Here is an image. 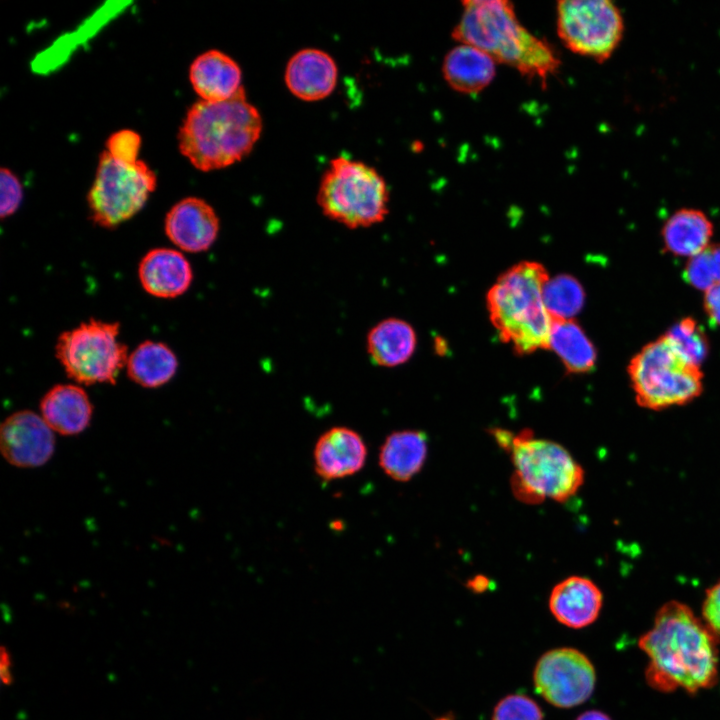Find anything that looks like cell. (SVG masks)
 Returning <instances> with one entry per match:
<instances>
[{"label": "cell", "mask_w": 720, "mask_h": 720, "mask_svg": "<svg viewBox=\"0 0 720 720\" xmlns=\"http://www.w3.org/2000/svg\"><path fill=\"white\" fill-rule=\"evenodd\" d=\"M119 331L118 322L90 319L62 332L55 355L67 376L79 384H114L129 357Z\"/></svg>", "instance_id": "8"}, {"label": "cell", "mask_w": 720, "mask_h": 720, "mask_svg": "<svg viewBox=\"0 0 720 720\" xmlns=\"http://www.w3.org/2000/svg\"><path fill=\"white\" fill-rule=\"evenodd\" d=\"M0 447L9 464L18 468H36L52 457L55 436L41 415L30 410H20L3 421Z\"/></svg>", "instance_id": "12"}, {"label": "cell", "mask_w": 720, "mask_h": 720, "mask_svg": "<svg viewBox=\"0 0 720 720\" xmlns=\"http://www.w3.org/2000/svg\"><path fill=\"white\" fill-rule=\"evenodd\" d=\"M627 372L636 402L650 410L686 405L703 390L701 367L685 358L665 335L642 347Z\"/></svg>", "instance_id": "7"}, {"label": "cell", "mask_w": 720, "mask_h": 720, "mask_svg": "<svg viewBox=\"0 0 720 720\" xmlns=\"http://www.w3.org/2000/svg\"><path fill=\"white\" fill-rule=\"evenodd\" d=\"M603 595L590 579L581 576L568 577L551 591L549 608L561 624L580 629L592 624L599 616Z\"/></svg>", "instance_id": "17"}, {"label": "cell", "mask_w": 720, "mask_h": 720, "mask_svg": "<svg viewBox=\"0 0 720 720\" xmlns=\"http://www.w3.org/2000/svg\"><path fill=\"white\" fill-rule=\"evenodd\" d=\"M366 457L367 447L359 433L348 427H332L315 444L314 469L326 481L341 479L360 471Z\"/></svg>", "instance_id": "14"}, {"label": "cell", "mask_w": 720, "mask_h": 720, "mask_svg": "<svg viewBox=\"0 0 720 720\" xmlns=\"http://www.w3.org/2000/svg\"><path fill=\"white\" fill-rule=\"evenodd\" d=\"M702 618L707 627L720 637V580L706 590Z\"/></svg>", "instance_id": "32"}, {"label": "cell", "mask_w": 720, "mask_h": 720, "mask_svg": "<svg viewBox=\"0 0 720 720\" xmlns=\"http://www.w3.org/2000/svg\"><path fill=\"white\" fill-rule=\"evenodd\" d=\"M556 15L559 38L576 54L602 62L622 39V14L609 0H561Z\"/></svg>", "instance_id": "10"}, {"label": "cell", "mask_w": 720, "mask_h": 720, "mask_svg": "<svg viewBox=\"0 0 720 720\" xmlns=\"http://www.w3.org/2000/svg\"><path fill=\"white\" fill-rule=\"evenodd\" d=\"M417 337L406 321L388 318L370 329L366 347L371 361L380 367H396L407 362L415 352Z\"/></svg>", "instance_id": "23"}, {"label": "cell", "mask_w": 720, "mask_h": 720, "mask_svg": "<svg viewBox=\"0 0 720 720\" xmlns=\"http://www.w3.org/2000/svg\"><path fill=\"white\" fill-rule=\"evenodd\" d=\"M684 278L689 285L703 291L720 282V244L710 245L689 258Z\"/></svg>", "instance_id": "28"}, {"label": "cell", "mask_w": 720, "mask_h": 720, "mask_svg": "<svg viewBox=\"0 0 720 720\" xmlns=\"http://www.w3.org/2000/svg\"><path fill=\"white\" fill-rule=\"evenodd\" d=\"M156 184L155 173L142 160L118 161L104 150L87 197L92 220L110 229L127 221L143 208Z\"/></svg>", "instance_id": "9"}, {"label": "cell", "mask_w": 720, "mask_h": 720, "mask_svg": "<svg viewBox=\"0 0 720 720\" xmlns=\"http://www.w3.org/2000/svg\"><path fill=\"white\" fill-rule=\"evenodd\" d=\"M317 202L329 219L350 229L366 228L387 216L389 191L376 169L339 156L321 178Z\"/></svg>", "instance_id": "6"}, {"label": "cell", "mask_w": 720, "mask_h": 720, "mask_svg": "<svg viewBox=\"0 0 720 720\" xmlns=\"http://www.w3.org/2000/svg\"><path fill=\"white\" fill-rule=\"evenodd\" d=\"M337 77V65L328 53L306 48L290 58L284 78L294 96L304 101H318L332 93Z\"/></svg>", "instance_id": "15"}, {"label": "cell", "mask_w": 720, "mask_h": 720, "mask_svg": "<svg viewBox=\"0 0 720 720\" xmlns=\"http://www.w3.org/2000/svg\"><path fill=\"white\" fill-rule=\"evenodd\" d=\"M661 234L665 251L691 258L711 245L713 224L701 210L683 208L666 220Z\"/></svg>", "instance_id": "22"}, {"label": "cell", "mask_w": 720, "mask_h": 720, "mask_svg": "<svg viewBox=\"0 0 720 720\" xmlns=\"http://www.w3.org/2000/svg\"><path fill=\"white\" fill-rule=\"evenodd\" d=\"M489 584L490 580L486 576L476 575L469 579L467 587L475 593H482L489 588Z\"/></svg>", "instance_id": "35"}, {"label": "cell", "mask_w": 720, "mask_h": 720, "mask_svg": "<svg viewBox=\"0 0 720 720\" xmlns=\"http://www.w3.org/2000/svg\"><path fill=\"white\" fill-rule=\"evenodd\" d=\"M545 308L552 320H569L584 305L585 293L574 277L566 274L549 278L543 291Z\"/></svg>", "instance_id": "26"}, {"label": "cell", "mask_w": 720, "mask_h": 720, "mask_svg": "<svg viewBox=\"0 0 720 720\" xmlns=\"http://www.w3.org/2000/svg\"><path fill=\"white\" fill-rule=\"evenodd\" d=\"M0 191V214L5 218L18 209L23 198L21 182L10 169L1 168Z\"/></svg>", "instance_id": "31"}, {"label": "cell", "mask_w": 720, "mask_h": 720, "mask_svg": "<svg viewBox=\"0 0 720 720\" xmlns=\"http://www.w3.org/2000/svg\"><path fill=\"white\" fill-rule=\"evenodd\" d=\"M178 360L164 343L144 341L129 355L126 369L129 378L145 388H157L175 375Z\"/></svg>", "instance_id": "24"}, {"label": "cell", "mask_w": 720, "mask_h": 720, "mask_svg": "<svg viewBox=\"0 0 720 720\" xmlns=\"http://www.w3.org/2000/svg\"><path fill=\"white\" fill-rule=\"evenodd\" d=\"M533 682L537 693L548 703L571 708L592 695L596 673L586 655L577 649L562 647L549 650L538 659Z\"/></svg>", "instance_id": "11"}, {"label": "cell", "mask_w": 720, "mask_h": 720, "mask_svg": "<svg viewBox=\"0 0 720 720\" xmlns=\"http://www.w3.org/2000/svg\"><path fill=\"white\" fill-rule=\"evenodd\" d=\"M704 310L709 320L720 326V282L704 291Z\"/></svg>", "instance_id": "33"}, {"label": "cell", "mask_w": 720, "mask_h": 720, "mask_svg": "<svg viewBox=\"0 0 720 720\" xmlns=\"http://www.w3.org/2000/svg\"><path fill=\"white\" fill-rule=\"evenodd\" d=\"M140 146V136L135 131L123 129L108 138L105 151L118 161L135 163L139 160Z\"/></svg>", "instance_id": "30"}, {"label": "cell", "mask_w": 720, "mask_h": 720, "mask_svg": "<svg viewBox=\"0 0 720 720\" xmlns=\"http://www.w3.org/2000/svg\"><path fill=\"white\" fill-rule=\"evenodd\" d=\"M462 5L461 17L452 31L455 40L542 84L558 70L560 59L555 49L519 22L511 2L465 0Z\"/></svg>", "instance_id": "2"}, {"label": "cell", "mask_w": 720, "mask_h": 720, "mask_svg": "<svg viewBox=\"0 0 720 720\" xmlns=\"http://www.w3.org/2000/svg\"><path fill=\"white\" fill-rule=\"evenodd\" d=\"M138 276L143 289L159 298H175L185 293L193 280L187 258L170 248H155L141 259Z\"/></svg>", "instance_id": "16"}, {"label": "cell", "mask_w": 720, "mask_h": 720, "mask_svg": "<svg viewBox=\"0 0 720 720\" xmlns=\"http://www.w3.org/2000/svg\"><path fill=\"white\" fill-rule=\"evenodd\" d=\"M164 228L175 246L186 252L198 253L208 250L216 241L220 222L206 201L187 197L169 210Z\"/></svg>", "instance_id": "13"}, {"label": "cell", "mask_w": 720, "mask_h": 720, "mask_svg": "<svg viewBox=\"0 0 720 720\" xmlns=\"http://www.w3.org/2000/svg\"><path fill=\"white\" fill-rule=\"evenodd\" d=\"M575 720H612L607 714L598 710H588L580 714Z\"/></svg>", "instance_id": "36"}, {"label": "cell", "mask_w": 720, "mask_h": 720, "mask_svg": "<svg viewBox=\"0 0 720 720\" xmlns=\"http://www.w3.org/2000/svg\"><path fill=\"white\" fill-rule=\"evenodd\" d=\"M514 466L511 487L522 502L537 504L546 498L564 502L584 482V470L562 445L534 438L529 429L514 435L509 451Z\"/></svg>", "instance_id": "5"}, {"label": "cell", "mask_w": 720, "mask_h": 720, "mask_svg": "<svg viewBox=\"0 0 720 720\" xmlns=\"http://www.w3.org/2000/svg\"><path fill=\"white\" fill-rule=\"evenodd\" d=\"M492 720H543L539 705L524 694H511L495 706Z\"/></svg>", "instance_id": "29"}, {"label": "cell", "mask_w": 720, "mask_h": 720, "mask_svg": "<svg viewBox=\"0 0 720 720\" xmlns=\"http://www.w3.org/2000/svg\"><path fill=\"white\" fill-rule=\"evenodd\" d=\"M548 280L542 264L523 261L502 273L488 291L490 321L519 355L548 349L553 324L543 300Z\"/></svg>", "instance_id": "4"}, {"label": "cell", "mask_w": 720, "mask_h": 720, "mask_svg": "<svg viewBox=\"0 0 720 720\" xmlns=\"http://www.w3.org/2000/svg\"><path fill=\"white\" fill-rule=\"evenodd\" d=\"M427 451V436L422 431H395L380 448L379 465L393 480L406 482L422 469Z\"/></svg>", "instance_id": "21"}, {"label": "cell", "mask_w": 720, "mask_h": 720, "mask_svg": "<svg viewBox=\"0 0 720 720\" xmlns=\"http://www.w3.org/2000/svg\"><path fill=\"white\" fill-rule=\"evenodd\" d=\"M648 657L646 680L659 691L697 693L718 677V637L687 605L672 600L656 613L639 639Z\"/></svg>", "instance_id": "1"}, {"label": "cell", "mask_w": 720, "mask_h": 720, "mask_svg": "<svg viewBox=\"0 0 720 720\" xmlns=\"http://www.w3.org/2000/svg\"><path fill=\"white\" fill-rule=\"evenodd\" d=\"M0 678L5 686L13 683L12 674V657L10 651L5 646L0 649Z\"/></svg>", "instance_id": "34"}, {"label": "cell", "mask_w": 720, "mask_h": 720, "mask_svg": "<svg viewBox=\"0 0 720 720\" xmlns=\"http://www.w3.org/2000/svg\"><path fill=\"white\" fill-rule=\"evenodd\" d=\"M40 415L53 430L63 436L83 432L90 424L93 406L79 385L58 384L49 389L40 401Z\"/></svg>", "instance_id": "18"}, {"label": "cell", "mask_w": 720, "mask_h": 720, "mask_svg": "<svg viewBox=\"0 0 720 720\" xmlns=\"http://www.w3.org/2000/svg\"><path fill=\"white\" fill-rule=\"evenodd\" d=\"M664 335L685 358L701 367L709 351V342L696 320L683 318Z\"/></svg>", "instance_id": "27"}, {"label": "cell", "mask_w": 720, "mask_h": 720, "mask_svg": "<svg viewBox=\"0 0 720 720\" xmlns=\"http://www.w3.org/2000/svg\"><path fill=\"white\" fill-rule=\"evenodd\" d=\"M262 127L259 111L242 88L228 100L192 105L179 130V149L201 171L225 168L251 152Z\"/></svg>", "instance_id": "3"}, {"label": "cell", "mask_w": 720, "mask_h": 720, "mask_svg": "<svg viewBox=\"0 0 720 720\" xmlns=\"http://www.w3.org/2000/svg\"><path fill=\"white\" fill-rule=\"evenodd\" d=\"M548 349L557 354L572 374L590 372L597 361L593 343L573 319L553 321Z\"/></svg>", "instance_id": "25"}, {"label": "cell", "mask_w": 720, "mask_h": 720, "mask_svg": "<svg viewBox=\"0 0 720 720\" xmlns=\"http://www.w3.org/2000/svg\"><path fill=\"white\" fill-rule=\"evenodd\" d=\"M442 74L452 89L474 94L492 82L496 74V61L474 46L460 44L446 54Z\"/></svg>", "instance_id": "20"}, {"label": "cell", "mask_w": 720, "mask_h": 720, "mask_svg": "<svg viewBox=\"0 0 720 720\" xmlns=\"http://www.w3.org/2000/svg\"><path fill=\"white\" fill-rule=\"evenodd\" d=\"M189 79L202 101L221 102L234 97L243 87L238 63L219 50H209L192 62Z\"/></svg>", "instance_id": "19"}]
</instances>
